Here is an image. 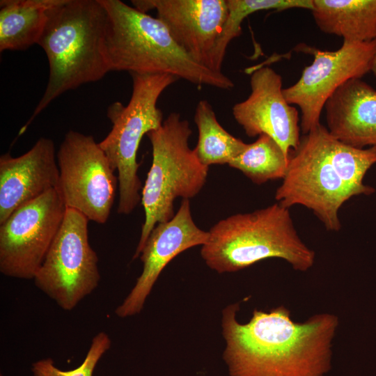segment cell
<instances>
[{
  "label": "cell",
  "instance_id": "cell-1",
  "mask_svg": "<svg viewBox=\"0 0 376 376\" xmlns=\"http://www.w3.org/2000/svg\"><path fill=\"white\" fill-rule=\"evenodd\" d=\"M239 308L235 303L222 311L223 359L230 376H324L331 370L338 316L323 313L298 322L279 306L256 308L242 324Z\"/></svg>",
  "mask_w": 376,
  "mask_h": 376
},
{
  "label": "cell",
  "instance_id": "cell-2",
  "mask_svg": "<svg viewBox=\"0 0 376 376\" xmlns=\"http://www.w3.org/2000/svg\"><path fill=\"white\" fill-rule=\"evenodd\" d=\"M107 13L103 52L110 71L169 74L198 86L231 90L223 72L204 66L174 40L166 26L120 0H100Z\"/></svg>",
  "mask_w": 376,
  "mask_h": 376
},
{
  "label": "cell",
  "instance_id": "cell-3",
  "mask_svg": "<svg viewBox=\"0 0 376 376\" xmlns=\"http://www.w3.org/2000/svg\"><path fill=\"white\" fill-rule=\"evenodd\" d=\"M106 22L107 13L100 0H62L49 10L38 43L48 60V82L19 134L61 94L97 81L110 72L103 52Z\"/></svg>",
  "mask_w": 376,
  "mask_h": 376
},
{
  "label": "cell",
  "instance_id": "cell-4",
  "mask_svg": "<svg viewBox=\"0 0 376 376\" xmlns=\"http://www.w3.org/2000/svg\"><path fill=\"white\" fill-rule=\"evenodd\" d=\"M201 250L206 265L219 274L235 272L276 258L306 272L315 254L301 240L288 208L279 203L220 220L208 231Z\"/></svg>",
  "mask_w": 376,
  "mask_h": 376
},
{
  "label": "cell",
  "instance_id": "cell-5",
  "mask_svg": "<svg viewBox=\"0 0 376 376\" xmlns=\"http://www.w3.org/2000/svg\"><path fill=\"white\" fill-rule=\"evenodd\" d=\"M189 123L180 113H171L160 127L148 132L152 159L142 191L145 220L133 260L139 257L151 231L174 215L173 202L196 196L203 187L208 172L191 149Z\"/></svg>",
  "mask_w": 376,
  "mask_h": 376
},
{
  "label": "cell",
  "instance_id": "cell-6",
  "mask_svg": "<svg viewBox=\"0 0 376 376\" xmlns=\"http://www.w3.org/2000/svg\"><path fill=\"white\" fill-rule=\"evenodd\" d=\"M132 91L129 102L112 103L107 116L112 123L108 135L99 143L111 167L118 171V214H129L141 199L140 164L137 152L144 135L161 127L163 113L157 107L161 94L179 78L169 74L130 73Z\"/></svg>",
  "mask_w": 376,
  "mask_h": 376
},
{
  "label": "cell",
  "instance_id": "cell-7",
  "mask_svg": "<svg viewBox=\"0 0 376 376\" xmlns=\"http://www.w3.org/2000/svg\"><path fill=\"white\" fill-rule=\"evenodd\" d=\"M329 136L320 123L300 137L297 148L290 153L287 172L275 198L288 209L295 205L307 207L327 230L337 232L341 228L339 210L354 195L331 162Z\"/></svg>",
  "mask_w": 376,
  "mask_h": 376
},
{
  "label": "cell",
  "instance_id": "cell-8",
  "mask_svg": "<svg viewBox=\"0 0 376 376\" xmlns=\"http://www.w3.org/2000/svg\"><path fill=\"white\" fill-rule=\"evenodd\" d=\"M88 219L67 208L61 227L36 274V286L71 311L98 286V257L88 241Z\"/></svg>",
  "mask_w": 376,
  "mask_h": 376
},
{
  "label": "cell",
  "instance_id": "cell-9",
  "mask_svg": "<svg viewBox=\"0 0 376 376\" xmlns=\"http://www.w3.org/2000/svg\"><path fill=\"white\" fill-rule=\"evenodd\" d=\"M58 191L67 208L103 224L109 217L118 177L91 135L69 130L56 153Z\"/></svg>",
  "mask_w": 376,
  "mask_h": 376
},
{
  "label": "cell",
  "instance_id": "cell-10",
  "mask_svg": "<svg viewBox=\"0 0 376 376\" xmlns=\"http://www.w3.org/2000/svg\"><path fill=\"white\" fill-rule=\"evenodd\" d=\"M66 206L57 189L19 207L0 224V272L33 279L63 222Z\"/></svg>",
  "mask_w": 376,
  "mask_h": 376
},
{
  "label": "cell",
  "instance_id": "cell-11",
  "mask_svg": "<svg viewBox=\"0 0 376 376\" xmlns=\"http://www.w3.org/2000/svg\"><path fill=\"white\" fill-rule=\"evenodd\" d=\"M300 51L313 55V61L302 71L293 85L283 88L290 104L301 111L300 129L304 134L318 126L325 103L345 82L361 79L371 70L376 40L366 42L343 41L336 51H322L304 45Z\"/></svg>",
  "mask_w": 376,
  "mask_h": 376
},
{
  "label": "cell",
  "instance_id": "cell-12",
  "mask_svg": "<svg viewBox=\"0 0 376 376\" xmlns=\"http://www.w3.org/2000/svg\"><path fill=\"white\" fill-rule=\"evenodd\" d=\"M245 72L251 75V93L233 107L235 120L248 136L266 134L289 157L299 143V118L283 95L281 75L267 65Z\"/></svg>",
  "mask_w": 376,
  "mask_h": 376
},
{
  "label": "cell",
  "instance_id": "cell-13",
  "mask_svg": "<svg viewBox=\"0 0 376 376\" xmlns=\"http://www.w3.org/2000/svg\"><path fill=\"white\" fill-rule=\"evenodd\" d=\"M209 233L194 223L189 200H182L174 217L151 231L139 256L143 270L123 303L115 310L119 318L139 313L162 270L175 257L208 240Z\"/></svg>",
  "mask_w": 376,
  "mask_h": 376
},
{
  "label": "cell",
  "instance_id": "cell-14",
  "mask_svg": "<svg viewBox=\"0 0 376 376\" xmlns=\"http://www.w3.org/2000/svg\"><path fill=\"white\" fill-rule=\"evenodd\" d=\"M134 8L155 9L176 43L209 68L210 57L228 16L226 0H135Z\"/></svg>",
  "mask_w": 376,
  "mask_h": 376
},
{
  "label": "cell",
  "instance_id": "cell-15",
  "mask_svg": "<svg viewBox=\"0 0 376 376\" xmlns=\"http://www.w3.org/2000/svg\"><path fill=\"white\" fill-rule=\"evenodd\" d=\"M59 169L54 141L40 138L26 152L0 157V224L19 207L57 189Z\"/></svg>",
  "mask_w": 376,
  "mask_h": 376
},
{
  "label": "cell",
  "instance_id": "cell-16",
  "mask_svg": "<svg viewBox=\"0 0 376 376\" xmlns=\"http://www.w3.org/2000/svg\"><path fill=\"white\" fill-rule=\"evenodd\" d=\"M324 109L329 132L357 148H376V90L361 79L342 84Z\"/></svg>",
  "mask_w": 376,
  "mask_h": 376
},
{
  "label": "cell",
  "instance_id": "cell-17",
  "mask_svg": "<svg viewBox=\"0 0 376 376\" xmlns=\"http://www.w3.org/2000/svg\"><path fill=\"white\" fill-rule=\"evenodd\" d=\"M311 10L325 33L352 42L376 40V0H313Z\"/></svg>",
  "mask_w": 376,
  "mask_h": 376
},
{
  "label": "cell",
  "instance_id": "cell-18",
  "mask_svg": "<svg viewBox=\"0 0 376 376\" xmlns=\"http://www.w3.org/2000/svg\"><path fill=\"white\" fill-rule=\"evenodd\" d=\"M62 0H1L0 52L25 50L38 44L49 10Z\"/></svg>",
  "mask_w": 376,
  "mask_h": 376
},
{
  "label": "cell",
  "instance_id": "cell-19",
  "mask_svg": "<svg viewBox=\"0 0 376 376\" xmlns=\"http://www.w3.org/2000/svg\"><path fill=\"white\" fill-rule=\"evenodd\" d=\"M194 122L198 136L194 152L199 161L209 167L229 163L248 146L241 139L228 133L219 124L211 104L200 100L196 107Z\"/></svg>",
  "mask_w": 376,
  "mask_h": 376
},
{
  "label": "cell",
  "instance_id": "cell-20",
  "mask_svg": "<svg viewBox=\"0 0 376 376\" xmlns=\"http://www.w3.org/2000/svg\"><path fill=\"white\" fill-rule=\"evenodd\" d=\"M226 3L228 16L210 57L209 68L216 72H222L227 47L232 40L241 34V24L249 15L265 10H311L313 7V0H226Z\"/></svg>",
  "mask_w": 376,
  "mask_h": 376
},
{
  "label": "cell",
  "instance_id": "cell-21",
  "mask_svg": "<svg viewBox=\"0 0 376 376\" xmlns=\"http://www.w3.org/2000/svg\"><path fill=\"white\" fill-rule=\"evenodd\" d=\"M288 163L289 157L281 147L270 136L261 134L228 165L240 170L253 183L261 185L283 179Z\"/></svg>",
  "mask_w": 376,
  "mask_h": 376
},
{
  "label": "cell",
  "instance_id": "cell-22",
  "mask_svg": "<svg viewBox=\"0 0 376 376\" xmlns=\"http://www.w3.org/2000/svg\"><path fill=\"white\" fill-rule=\"evenodd\" d=\"M328 146L336 172L354 196L373 194L374 188L365 185L363 178L371 166L376 164V148H354L340 141L330 133Z\"/></svg>",
  "mask_w": 376,
  "mask_h": 376
},
{
  "label": "cell",
  "instance_id": "cell-23",
  "mask_svg": "<svg viewBox=\"0 0 376 376\" xmlns=\"http://www.w3.org/2000/svg\"><path fill=\"white\" fill-rule=\"evenodd\" d=\"M111 339L104 331L99 332L92 339L90 347L82 363L70 370L58 368L50 359L34 362L31 370L33 376H93L94 369L103 354L109 350Z\"/></svg>",
  "mask_w": 376,
  "mask_h": 376
},
{
  "label": "cell",
  "instance_id": "cell-24",
  "mask_svg": "<svg viewBox=\"0 0 376 376\" xmlns=\"http://www.w3.org/2000/svg\"><path fill=\"white\" fill-rule=\"evenodd\" d=\"M376 78V49L372 62L371 70Z\"/></svg>",
  "mask_w": 376,
  "mask_h": 376
}]
</instances>
